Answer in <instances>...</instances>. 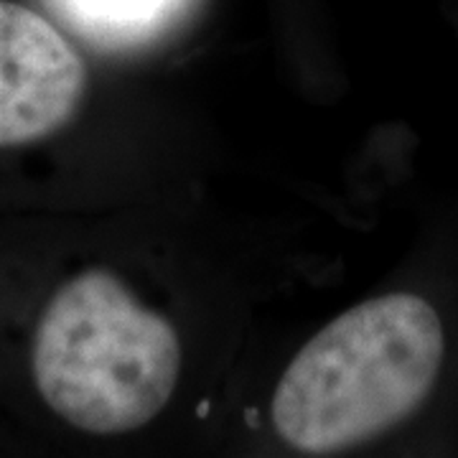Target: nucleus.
I'll use <instances>...</instances> for the list:
<instances>
[{"mask_svg":"<svg viewBox=\"0 0 458 458\" xmlns=\"http://www.w3.org/2000/svg\"><path fill=\"white\" fill-rule=\"evenodd\" d=\"M445 336L412 293L364 301L321 328L280 377L273 423L283 441L321 456L372 441L426 403Z\"/></svg>","mask_w":458,"mask_h":458,"instance_id":"f257e3e1","label":"nucleus"},{"mask_svg":"<svg viewBox=\"0 0 458 458\" xmlns=\"http://www.w3.org/2000/svg\"><path fill=\"white\" fill-rule=\"evenodd\" d=\"M36 387L69 426L95 436L150 423L176 390L181 344L105 270L59 288L33 336Z\"/></svg>","mask_w":458,"mask_h":458,"instance_id":"f03ea898","label":"nucleus"},{"mask_svg":"<svg viewBox=\"0 0 458 458\" xmlns=\"http://www.w3.org/2000/svg\"><path fill=\"white\" fill-rule=\"evenodd\" d=\"M84 87L87 69L64 36L31 8L0 0V148L59 131Z\"/></svg>","mask_w":458,"mask_h":458,"instance_id":"7ed1b4c3","label":"nucleus"},{"mask_svg":"<svg viewBox=\"0 0 458 458\" xmlns=\"http://www.w3.org/2000/svg\"><path fill=\"white\" fill-rule=\"evenodd\" d=\"M92 44L123 47L164 29L181 11L183 0H49Z\"/></svg>","mask_w":458,"mask_h":458,"instance_id":"20e7f679","label":"nucleus"}]
</instances>
